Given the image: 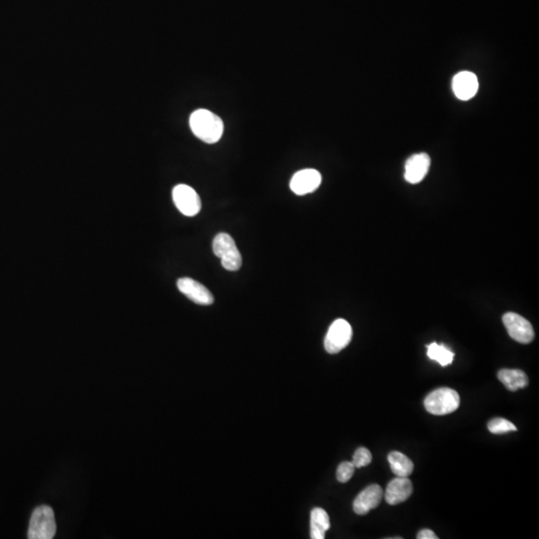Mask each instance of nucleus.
I'll use <instances>...</instances> for the list:
<instances>
[{
    "label": "nucleus",
    "instance_id": "1",
    "mask_svg": "<svg viewBox=\"0 0 539 539\" xmlns=\"http://www.w3.org/2000/svg\"><path fill=\"white\" fill-rule=\"evenodd\" d=\"M190 127L197 138L208 144L217 143L224 132L222 119L206 109H198L191 114Z\"/></svg>",
    "mask_w": 539,
    "mask_h": 539
},
{
    "label": "nucleus",
    "instance_id": "2",
    "mask_svg": "<svg viewBox=\"0 0 539 539\" xmlns=\"http://www.w3.org/2000/svg\"><path fill=\"white\" fill-rule=\"evenodd\" d=\"M461 404L459 394L455 390L441 387L431 392L424 399V408L434 415H445L455 412Z\"/></svg>",
    "mask_w": 539,
    "mask_h": 539
},
{
    "label": "nucleus",
    "instance_id": "3",
    "mask_svg": "<svg viewBox=\"0 0 539 539\" xmlns=\"http://www.w3.org/2000/svg\"><path fill=\"white\" fill-rule=\"evenodd\" d=\"M214 254L220 258L221 264L227 271H238L242 266V256L234 239L226 233H220L213 240Z\"/></svg>",
    "mask_w": 539,
    "mask_h": 539
},
{
    "label": "nucleus",
    "instance_id": "4",
    "mask_svg": "<svg viewBox=\"0 0 539 539\" xmlns=\"http://www.w3.org/2000/svg\"><path fill=\"white\" fill-rule=\"evenodd\" d=\"M57 533L54 511L48 505H41L32 513L30 519L29 539H51Z\"/></svg>",
    "mask_w": 539,
    "mask_h": 539
},
{
    "label": "nucleus",
    "instance_id": "5",
    "mask_svg": "<svg viewBox=\"0 0 539 539\" xmlns=\"http://www.w3.org/2000/svg\"><path fill=\"white\" fill-rule=\"evenodd\" d=\"M353 338L352 326L344 319L334 320L330 327L325 338V348L329 354L334 355L340 353L347 347Z\"/></svg>",
    "mask_w": 539,
    "mask_h": 539
},
{
    "label": "nucleus",
    "instance_id": "6",
    "mask_svg": "<svg viewBox=\"0 0 539 539\" xmlns=\"http://www.w3.org/2000/svg\"><path fill=\"white\" fill-rule=\"evenodd\" d=\"M172 197L178 210L187 217H194L201 211V199L190 186L185 184L176 186L172 192Z\"/></svg>",
    "mask_w": 539,
    "mask_h": 539
},
{
    "label": "nucleus",
    "instance_id": "7",
    "mask_svg": "<svg viewBox=\"0 0 539 539\" xmlns=\"http://www.w3.org/2000/svg\"><path fill=\"white\" fill-rule=\"evenodd\" d=\"M503 322L510 338L517 341V343L526 345V344L533 341V327H532L531 323L522 316L515 313H506L505 315H503Z\"/></svg>",
    "mask_w": 539,
    "mask_h": 539
},
{
    "label": "nucleus",
    "instance_id": "8",
    "mask_svg": "<svg viewBox=\"0 0 539 539\" xmlns=\"http://www.w3.org/2000/svg\"><path fill=\"white\" fill-rule=\"evenodd\" d=\"M179 291L195 304L201 306H210L214 303L212 293L205 286L193 280L191 278H181L177 281Z\"/></svg>",
    "mask_w": 539,
    "mask_h": 539
},
{
    "label": "nucleus",
    "instance_id": "9",
    "mask_svg": "<svg viewBox=\"0 0 539 539\" xmlns=\"http://www.w3.org/2000/svg\"><path fill=\"white\" fill-rule=\"evenodd\" d=\"M322 183V175L315 169H305L293 176L290 187L296 195L304 196L315 192Z\"/></svg>",
    "mask_w": 539,
    "mask_h": 539
},
{
    "label": "nucleus",
    "instance_id": "10",
    "mask_svg": "<svg viewBox=\"0 0 539 539\" xmlns=\"http://www.w3.org/2000/svg\"><path fill=\"white\" fill-rule=\"evenodd\" d=\"M431 166V158L426 153L413 155L404 166V179L411 184H418L426 177Z\"/></svg>",
    "mask_w": 539,
    "mask_h": 539
},
{
    "label": "nucleus",
    "instance_id": "11",
    "mask_svg": "<svg viewBox=\"0 0 539 539\" xmlns=\"http://www.w3.org/2000/svg\"><path fill=\"white\" fill-rule=\"evenodd\" d=\"M383 492L378 485H371L357 494L353 504V508L357 515H364L374 508H378L382 501Z\"/></svg>",
    "mask_w": 539,
    "mask_h": 539
},
{
    "label": "nucleus",
    "instance_id": "12",
    "mask_svg": "<svg viewBox=\"0 0 539 539\" xmlns=\"http://www.w3.org/2000/svg\"><path fill=\"white\" fill-rule=\"evenodd\" d=\"M452 90L457 98L468 101L475 97L478 92V77L471 71L459 72L452 80Z\"/></svg>",
    "mask_w": 539,
    "mask_h": 539
},
{
    "label": "nucleus",
    "instance_id": "13",
    "mask_svg": "<svg viewBox=\"0 0 539 539\" xmlns=\"http://www.w3.org/2000/svg\"><path fill=\"white\" fill-rule=\"evenodd\" d=\"M413 494V483L408 478L392 480L385 489V501L390 505H397L406 501Z\"/></svg>",
    "mask_w": 539,
    "mask_h": 539
},
{
    "label": "nucleus",
    "instance_id": "14",
    "mask_svg": "<svg viewBox=\"0 0 539 539\" xmlns=\"http://www.w3.org/2000/svg\"><path fill=\"white\" fill-rule=\"evenodd\" d=\"M499 378L510 392H517L529 385V378L520 369H503L499 371Z\"/></svg>",
    "mask_w": 539,
    "mask_h": 539
},
{
    "label": "nucleus",
    "instance_id": "15",
    "mask_svg": "<svg viewBox=\"0 0 539 539\" xmlns=\"http://www.w3.org/2000/svg\"><path fill=\"white\" fill-rule=\"evenodd\" d=\"M331 524L327 511L323 508H313L311 512V538L324 539Z\"/></svg>",
    "mask_w": 539,
    "mask_h": 539
},
{
    "label": "nucleus",
    "instance_id": "16",
    "mask_svg": "<svg viewBox=\"0 0 539 539\" xmlns=\"http://www.w3.org/2000/svg\"><path fill=\"white\" fill-rule=\"evenodd\" d=\"M392 473L399 478H408L413 471V462L406 455L392 452L387 457Z\"/></svg>",
    "mask_w": 539,
    "mask_h": 539
},
{
    "label": "nucleus",
    "instance_id": "17",
    "mask_svg": "<svg viewBox=\"0 0 539 539\" xmlns=\"http://www.w3.org/2000/svg\"><path fill=\"white\" fill-rule=\"evenodd\" d=\"M427 357L438 362L441 366L445 367L454 361L455 354L445 345L431 343V345L427 346Z\"/></svg>",
    "mask_w": 539,
    "mask_h": 539
},
{
    "label": "nucleus",
    "instance_id": "18",
    "mask_svg": "<svg viewBox=\"0 0 539 539\" xmlns=\"http://www.w3.org/2000/svg\"><path fill=\"white\" fill-rule=\"evenodd\" d=\"M487 429L492 434H501L510 433V431H517V427L510 422V420L505 419H501V418H497L490 420L489 424H487Z\"/></svg>",
    "mask_w": 539,
    "mask_h": 539
},
{
    "label": "nucleus",
    "instance_id": "19",
    "mask_svg": "<svg viewBox=\"0 0 539 539\" xmlns=\"http://www.w3.org/2000/svg\"><path fill=\"white\" fill-rule=\"evenodd\" d=\"M373 457L371 452L366 448H360L355 450L354 457H353V464L355 468H364L371 464Z\"/></svg>",
    "mask_w": 539,
    "mask_h": 539
},
{
    "label": "nucleus",
    "instance_id": "20",
    "mask_svg": "<svg viewBox=\"0 0 539 539\" xmlns=\"http://www.w3.org/2000/svg\"><path fill=\"white\" fill-rule=\"evenodd\" d=\"M355 466L353 462H344L337 469V478L341 483L348 482L355 473Z\"/></svg>",
    "mask_w": 539,
    "mask_h": 539
},
{
    "label": "nucleus",
    "instance_id": "21",
    "mask_svg": "<svg viewBox=\"0 0 539 539\" xmlns=\"http://www.w3.org/2000/svg\"><path fill=\"white\" fill-rule=\"evenodd\" d=\"M418 539H438V536H436V533L433 531H431V529H422V531H420L419 533H418L417 536Z\"/></svg>",
    "mask_w": 539,
    "mask_h": 539
}]
</instances>
